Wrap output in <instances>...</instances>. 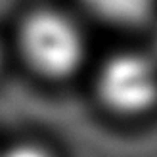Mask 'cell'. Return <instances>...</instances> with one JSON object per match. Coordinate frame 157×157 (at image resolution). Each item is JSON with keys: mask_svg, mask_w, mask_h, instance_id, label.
I'll use <instances>...</instances> for the list:
<instances>
[{"mask_svg": "<svg viewBox=\"0 0 157 157\" xmlns=\"http://www.w3.org/2000/svg\"><path fill=\"white\" fill-rule=\"evenodd\" d=\"M21 46L29 63L48 77H65L81 65L84 44L69 17L56 12H36L21 29Z\"/></svg>", "mask_w": 157, "mask_h": 157, "instance_id": "cell-1", "label": "cell"}, {"mask_svg": "<svg viewBox=\"0 0 157 157\" xmlns=\"http://www.w3.org/2000/svg\"><path fill=\"white\" fill-rule=\"evenodd\" d=\"M100 98L119 113H140L157 98V73L138 54H117L100 69Z\"/></svg>", "mask_w": 157, "mask_h": 157, "instance_id": "cell-2", "label": "cell"}, {"mask_svg": "<svg viewBox=\"0 0 157 157\" xmlns=\"http://www.w3.org/2000/svg\"><path fill=\"white\" fill-rule=\"evenodd\" d=\"M92 12L115 23H140L151 13L155 0H82Z\"/></svg>", "mask_w": 157, "mask_h": 157, "instance_id": "cell-3", "label": "cell"}, {"mask_svg": "<svg viewBox=\"0 0 157 157\" xmlns=\"http://www.w3.org/2000/svg\"><path fill=\"white\" fill-rule=\"evenodd\" d=\"M2 157H48L40 147H35V146H17V147H12L10 151H6Z\"/></svg>", "mask_w": 157, "mask_h": 157, "instance_id": "cell-4", "label": "cell"}]
</instances>
